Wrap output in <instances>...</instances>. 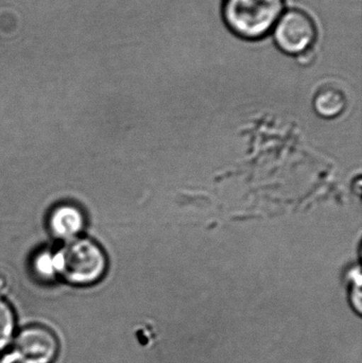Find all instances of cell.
<instances>
[{"mask_svg":"<svg viewBox=\"0 0 362 363\" xmlns=\"http://www.w3.org/2000/svg\"><path fill=\"white\" fill-rule=\"evenodd\" d=\"M57 275L74 286H89L99 281L108 269V258L98 243L89 238L66 241L55 253Z\"/></svg>","mask_w":362,"mask_h":363,"instance_id":"2","label":"cell"},{"mask_svg":"<svg viewBox=\"0 0 362 363\" xmlns=\"http://www.w3.org/2000/svg\"><path fill=\"white\" fill-rule=\"evenodd\" d=\"M344 104L346 100L344 94L332 87L319 91L315 99L317 111L322 116L331 117L333 114H339L344 108Z\"/></svg>","mask_w":362,"mask_h":363,"instance_id":"6","label":"cell"},{"mask_svg":"<svg viewBox=\"0 0 362 363\" xmlns=\"http://www.w3.org/2000/svg\"><path fill=\"white\" fill-rule=\"evenodd\" d=\"M16 335V317L14 309L0 298V353L12 345Z\"/></svg>","mask_w":362,"mask_h":363,"instance_id":"7","label":"cell"},{"mask_svg":"<svg viewBox=\"0 0 362 363\" xmlns=\"http://www.w3.org/2000/svg\"><path fill=\"white\" fill-rule=\"evenodd\" d=\"M4 359L11 363H53L59 355L57 337L46 326L32 324L21 328Z\"/></svg>","mask_w":362,"mask_h":363,"instance_id":"4","label":"cell"},{"mask_svg":"<svg viewBox=\"0 0 362 363\" xmlns=\"http://www.w3.org/2000/svg\"><path fill=\"white\" fill-rule=\"evenodd\" d=\"M34 270L40 279H51L57 275L55 268V254L50 252H42L36 256L33 262Z\"/></svg>","mask_w":362,"mask_h":363,"instance_id":"8","label":"cell"},{"mask_svg":"<svg viewBox=\"0 0 362 363\" xmlns=\"http://www.w3.org/2000/svg\"><path fill=\"white\" fill-rule=\"evenodd\" d=\"M285 10L286 0H223L221 15L236 38L257 42L271 34Z\"/></svg>","mask_w":362,"mask_h":363,"instance_id":"1","label":"cell"},{"mask_svg":"<svg viewBox=\"0 0 362 363\" xmlns=\"http://www.w3.org/2000/svg\"><path fill=\"white\" fill-rule=\"evenodd\" d=\"M0 363H11V362H9L8 360L4 359H4L0 360Z\"/></svg>","mask_w":362,"mask_h":363,"instance_id":"9","label":"cell"},{"mask_svg":"<svg viewBox=\"0 0 362 363\" xmlns=\"http://www.w3.org/2000/svg\"><path fill=\"white\" fill-rule=\"evenodd\" d=\"M271 35L281 52L298 57L314 49L318 38V28L306 11L286 9L274 26Z\"/></svg>","mask_w":362,"mask_h":363,"instance_id":"3","label":"cell"},{"mask_svg":"<svg viewBox=\"0 0 362 363\" xmlns=\"http://www.w3.org/2000/svg\"><path fill=\"white\" fill-rule=\"evenodd\" d=\"M84 215L74 205H60L53 209L49 218V228L53 236L64 241L77 238L84 228Z\"/></svg>","mask_w":362,"mask_h":363,"instance_id":"5","label":"cell"}]
</instances>
